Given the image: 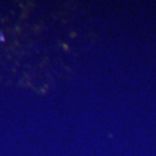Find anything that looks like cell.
<instances>
[{
    "mask_svg": "<svg viewBox=\"0 0 156 156\" xmlns=\"http://www.w3.org/2000/svg\"><path fill=\"white\" fill-rule=\"evenodd\" d=\"M0 41L4 42V36H3V34H0Z\"/></svg>",
    "mask_w": 156,
    "mask_h": 156,
    "instance_id": "1",
    "label": "cell"
}]
</instances>
